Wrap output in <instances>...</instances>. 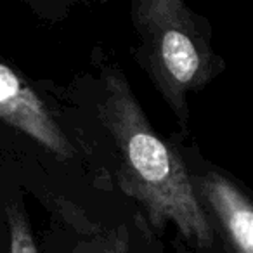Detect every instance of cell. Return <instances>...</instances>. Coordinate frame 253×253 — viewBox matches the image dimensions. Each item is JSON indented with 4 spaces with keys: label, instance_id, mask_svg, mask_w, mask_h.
Returning a JSON list of instances; mask_svg holds the SVG:
<instances>
[{
    "label": "cell",
    "instance_id": "cell-1",
    "mask_svg": "<svg viewBox=\"0 0 253 253\" xmlns=\"http://www.w3.org/2000/svg\"><path fill=\"white\" fill-rule=\"evenodd\" d=\"M101 118L118 153L123 191L141 203L155 227L173 224L198 246L213 245V231L182 160L153 130L118 70L102 80Z\"/></svg>",
    "mask_w": 253,
    "mask_h": 253
},
{
    "label": "cell",
    "instance_id": "cell-2",
    "mask_svg": "<svg viewBox=\"0 0 253 253\" xmlns=\"http://www.w3.org/2000/svg\"><path fill=\"white\" fill-rule=\"evenodd\" d=\"M135 25L146 68L180 122L187 120L186 95L207 82L210 52L182 0H137Z\"/></svg>",
    "mask_w": 253,
    "mask_h": 253
},
{
    "label": "cell",
    "instance_id": "cell-3",
    "mask_svg": "<svg viewBox=\"0 0 253 253\" xmlns=\"http://www.w3.org/2000/svg\"><path fill=\"white\" fill-rule=\"evenodd\" d=\"M0 120L59 158L75 156V148L54 122L45 102L19 73L4 63H0Z\"/></svg>",
    "mask_w": 253,
    "mask_h": 253
},
{
    "label": "cell",
    "instance_id": "cell-4",
    "mask_svg": "<svg viewBox=\"0 0 253 253\" xmlns=\"http://www.w3.org/2000/svg\"><path fill=\"white\" fill-rule=\"evenodd\" d=\"M200 187L231 253H253V208L245 194L217 172H208Z\"/></svg>",
    "mask_w": 253,
    "mask_h": 253
},
{
    "label": "cell",
    "instance_id": "cell-5",
    "mask_svg": "<svg viewBox=\"0 0 253 253\" xmlns=\"http://www.w3.org/2000/svg\"><path fill=\"white\" fill-rule=\"evenodd\" d=\"M9 253H39L26 217L18 207L9 208Z\"/></svg>",
    "mask_w": 253,
    "mask_h": 253
},
{
    "label": "cell",
    "instance_id": "cell-6",
    "mask_svg": "<svg viewBox=\"0 0 253 253\" xmlns=\"http://www.w3.org/2000/svg\"><path fill=\"white\" fill-rule=\"evenodd\" d=\"M92 253H128V248H126V245H125L123 239H120L115 236V239L106 241L101 248H97Z\"/></svg>",
    "mask_w": 253,
    "mask_h": 253
}]
</instances>
